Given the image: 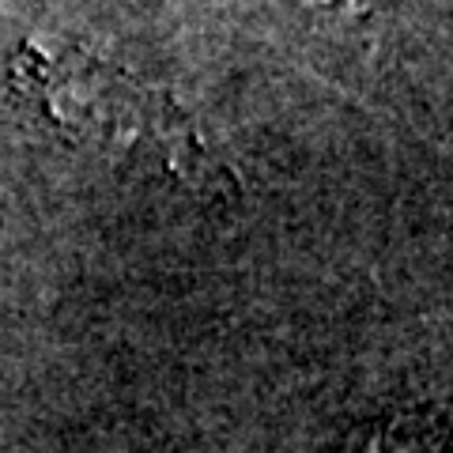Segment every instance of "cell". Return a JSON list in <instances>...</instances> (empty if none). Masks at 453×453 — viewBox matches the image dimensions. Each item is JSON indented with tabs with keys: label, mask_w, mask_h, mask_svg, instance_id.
Returning <instances> with one entry per match:
<instances>
[{
	"label": "cell",
	"mask_w": 453,
	"mask_h": 453,
	"mask_svg": "<svg viewBox=\"0 0 453 453\" xmlns=\"http://www.w3.org/2000/svg\"><path fill=\"white\" fill-rule=\"evenodd\" d=\"M16 83L57 129L125 155H163L196 178L208 159L193 121L163 91L118 73L68 42H23L12 65Z\"/></svg>",
	"instance_id": "6da1fadb"
}]
</instances>
